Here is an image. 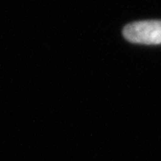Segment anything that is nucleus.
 I'll return each mask as SVG.
<instances>
[{"mask_svg": "<svg viewBox=\"0 0 161 161\" xmlns=\"http://www.w3.org/2000/svg\"><path fill=\"white\" fill-rule=\"evenodd\" d=\"M128 41L136 44H161V21L150 20L128 24L122 31Z\"/></svg>", "mask_w": 161, "mask_h": 161, "instance_id": "obj_1", "label": "nucleus"}]
</instances>
